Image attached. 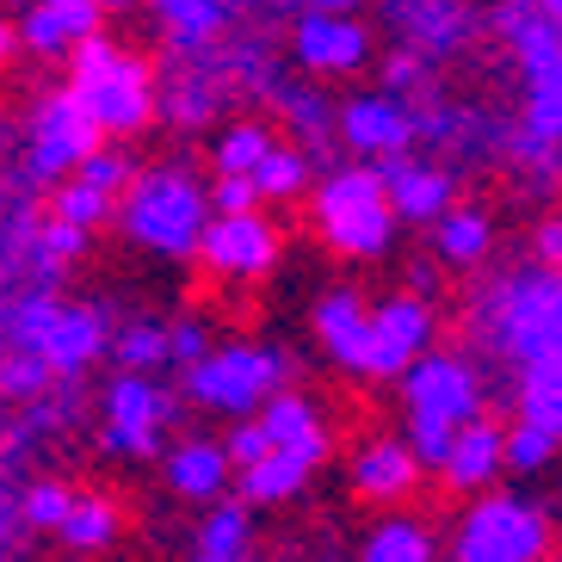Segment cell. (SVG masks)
<instances>
[{
    "instance_id": "cell-1",
    "label": "cell",
    "mask_w": 562,
    "mask_h": 562,
    "mask_svg": "<svg viewBox=\"0 0 562 562\" xmlns=\"http://www.w3.org/2000/svg\"><path fill=\"white\" fill-rule=\"evenodd\" d=\"M470 334L513 371V383H562V272L519 266L470 297Z\"/></svg>"
},
{
    "instance_id": "cell-2",
    "label": "cell",
    "mask_w": 562,
    "mask_h": 562,
    "mask_svg": "<svg viewBox=\"0 0 562 562\" xmlns=\"http://www.w3.org/2000/svg\"><path fill=\"white\" fill-rule=\"evenodd\" d=\"M211 223H216L211 186L186 161H149L136 173V186L124 192V204H117V229L131 235L136 248L167 254V260L199 254Z\"/></svg>"
},
{
    "instance_id": "cell-3",
    "label": "cell",
    "mask_w": 562,
    "mask_h": 562,
    "mask_svg": "<svg viewBox=\"0 0 562 562\" xmlns=\"http://www.w3.org/2000/svg\"><path fill=\"white\" fill-rule=\"evenodd\" d=\"M68 87H75V100L93 112V124H100L105 136L149 131L155 112H161V68H155L149 56L112 44L105 32L75 50V63H68Z\"/></svg>"
},
{
    "instance_id": "cell-4",
    "label": "cell",
    "mask_w": 562,
    "mask_h": 562,
    "mask_svg": "<svg viewBox=\"0 0 562 562\" xmlns=\"http://www.w3.org/2000/svg\"><path fill=\"white\" fill-rule=\"evenodd\" d=\"M310 223L315 235L328 241L334 254L347 260H378L396 235V204H390V186L378 180V167H328L315 180L310 199Z\"/></svg>"
},
{
    "instance_id": "cell-5",
    "label": "cell",
    "mask_w": 562,
    "mask_h": 562,
    "mask_svg": "<svg viewBox=\"0 0 562 562\" xmlns=\"http://www.w3.org/2000/svg\"><path fill=\"white\" fill-rule=\"evenodd\" d=\"M105 149V131L93 124V112H87L81 100H75V87H56V93H44V100L32 105V117H25V186H63L75 180L93 155Z\"/></svg>"
},
{
    "instance_id": "cell-6",
    "label": "cell",
    "mask_w": 562,
    "mask_h": 562,
    "mask_svg": "<svg viewBox=\"0 0 562 562\" xmlns=\"http://www.w3.org/2000/svg\"><path fill=\"white\" fill-rule=\"evenodd\" d=\"M550 513L526 495H476L458 519L451 562H544Z\"/></svg>"
},
{
    "instance_id": "cell-7",
    "label": "cell",
    "mask_w": 562,
    "mask_h": 562,
    "mask_svg": "<svg viewBox=\"0 0 562 562\" xmlns=\"http://www.w3.org/2000/svg\"><path fill=\"white\" fill-rule=\"evenodd\" d=\"M284 378H291V352L235 340L186 371V396L211 414H260L272 396H284Z\"/></svg>"
},
{
    "instance_id": "cell-8",
    "label": "cell",
    "mask_w": 562,
    "mask_h": 562,
    "mask_svg": "<svg viewBox=\"0 0 562 562\" xmlns=\"http://www.w3.org/2000/svg\"><path fill=\"white\" fill-rule=\"evenodd\" d=\"M105 408V446L124 451V458H161V427L180 420V396L161 390L143 371H117L112 383L100 390Z\"/></svg>"
},
{
    "instance_id": "cell-9",
    "label": "cell",
    "mask_w": 562,
    "mask_h": 562,
    "mask_svg": "<svg viewBox=\"0 0 562 562\" xmlns=\"http://www.w3.org/2000/svg\"><path fill=\"white\" fill-rule=\"evenodd\" d=\"M229 87H241V63L235 44H211V50H167L161 63V105L180 131H199L216 105L229 100Z\"/></svg>"
},
{
    "instance_id": "cell-10",
    "label": "cell",
    "mask_w": 562,
    "mask_h": 562,
    "mask_svg": "<svg viewBox=\"0 0 562 562\" xmlns=\"http://www.w3.org/2000/svg\"><path fill=\"white\" fill-rule=\"evenodd\" d=\"M402 408L408 420H439V427H470L482 420V378L463 352H427L402 378Z\"/></svg>"
},
{
    "instance_id": "cell-11",
    "label": "cell",
    "mask_w": 562,
    "mask_h": 562,
    "mask_svg": "<svg viewBox=\"0 0 562 562\" xmlns=\"http://www.w3.org/2000/svg\"><path fill=\"white\" fill-rule=\"evenodd\" d=\"M432 303L402 291V297L371 303V378H408L414 364L432 352Z\"/></svg>"
},
{
    "instance_id": "cell-12",
    "label": "cell",
    "mask_w": 562,
    "mask_h": 562,
    "mask_svg": "<svg viewBox=\"0 0 562 562\" xmlns=\"http://www.w3.org/2000/svg\"><path fill=\"white\" fill-rule=\"evenodd\" d=\"M272 260H279V229L266 216H216L199 241V266L211 279H229V284L266 279Z\"/></svg>"
},
{
    "instance_id": "cell-13",
    "label": "cell",
    "mask_w": 562,
    "mask_h": 562,
    "mask_svg": "<svg viewBox=\"0 0 562 562\" xmlns=\"http://www.w3.org/2000/svg\"><path fill=\"white\" fill-rule=\"evenodd\" d=\"M383 19L396 25L402 50L427 56H458L470 37H476V13H470V0H383Z\"/></svg>"
},
{
    "instance_id": "cell-14",
    "label": "cell",
    "mask_w": 562,
    "mask_h": 562,
    "mask_svg": "<svg viewBox=\"0 0 562 562\" xmlns=\"http://www.w3.org/2000/svg\"><path fill=\"white\" fill-rule=\"evenodd\" d=\"M340 143L364 161H390V155H408L420 143L414 131V105L396 93H352L340 105Z\"/></svg>"
},
{
    "instance_id": "cell-15",
    "label": "cell",
    "mask_w": 562,
    "mask_h": 562,
    "mask_svg": "<svg viewBox=\"0 0 562 562\" xmlns=\"http://www.w3.org/2000/svg\"><path fill=\"white\" fill-rule=\"evenodd\" d=\"M378 180L390 186V204H396L402 223H446L458 211V180H451L446 161H420V155H390L378 161Z\"/></svg>"
},
{
    "instance_id": "cell-16",
    "label": "cell",
    "mask_w": 562,
    "mask_h": 562,
    "mask_svg": "<svg viewBox=\"0 0 562 562\" xmlns=\"http://www.w3.org/2000/svg\"><path fill=\"white\" fill-rule=\"evenodd\" d=\"M291 56L303 75H352L371 56V32L359 19H328V13H303L291 25Z\"/></svg>"
},
{
    "instance_id": "cell-17",
    "label": "cell",
    "mask_w": 562,
    "mask_h": 562,
    "mask_svg": "<svg viewBox=\"0 0 562 562\" xmlns=\"http://www.w3.org/2000/svg\"><path fill=\"white\" fill-rule=\"evenodd\" d=\"M100 19H105L100 0H37L32 13L19 19V44L32 56H50V63H63V56L75 63V50L100 37Z\"/></svg>"
},
{
    "instance_id": "cell-18",
    "label": "cell",
    "mask_w": 562,
    "mask_h": 562,
    "mask_svg": "<svg viewBox=\"0 0 562 562\" xmlns=\"http://www.w3.org/2000/svg\"><path fill=\"white\" fill-rule=\"evenodd\" d=\"M100 352H112L105 310H100V303H63L56 322H50V334H44V347H37V359L50 364L63 383H75L87 364L100 359Z\"/></svg>"
},
{
    "instance_id": "cell-19",
    "label": "cell",
    "mask_w": 562,
    "mask_h": 562,
    "mask_svg": "<svg viewBox=\"0 0 562 562\" xmlns=\"http://www.w3.org/2000/svg\"><path fill=\"white\" fill-rule=\"evenodd\" d=\"M315 340L328 347L334 364H347L352 378H371V310L359 291H328L315 303Z\"/></svg>"
},
{
    "instance_id": "cell-20",
    "label": "cell",
    "mask_w": 562,
    "mask_h": 562,
    "mask_svg": "<svg viewBox=\"0 0 562 562\" xmlns=\"http://www.w3.org/2000/svg\"><path fill=\"white\" fill-rule=\"evenodd\" d=\"M414 482H420V458L408 451V439H371L352 451V495L396 507L414 495Z\"/></svg>"
},
{
    "instance_id": "cell-21",
    "label": "cell",
    "mask_w": 562,
    "mask_h": 562,
    "mask_svg": "<svg viewBox=\"0 0 562 562\" xmlns=\"http://www.w3.org/2000/svg\"><path fill=\"white\" fill-rule=\"evenodd\" d=\"M161 476H167V488L180 501H223V488H229V476H235V463H229V451L216 446V439H186V446H173L161 458Z\"/></svg>"
},
{
    "instance_id": "cell-22",
    "label": "cell",
    "mask_w": 562,
    "mask_h": 562,
    "mask_svg": "<svg viewBox=\"0 0 562 562\" xmlns=\"http://www.w3.org/2000/svg\"><path fill=\"white\" fill-rule=\"evenodd\" d=\"M501 470H507V427H495V420H470V427L458 432L451 463L439 470V476H446V488L470 495V488H488Z\"/></svg>"
},
{
    "instance_id": "cell-23",
    "label": "cell",
    "mask_w": 562,
    "mask_h": 562,
    "mask_svg": "<svg viewBox=\"0 0 562 562\" xmlns=\"http://www.w3.org/2000/svg\"><path fill=\"white\" fill-rule=\"evenodd\" d=\"M495 32H501V44H507L519 75H544V68L562 63V32L538 13V7H501Z\"/></svg>"
},
{
    "instance_id": "cell-24",
    "label": "cell",
    "mask_w": 562,
    "mask_h": 562,
    "mask_svg": "<svg viewBox=\"0 0 562 562\" xmlns=\"http://www.w3.org/2000/svg\"><path fill=\"white\" fill-rule=\"evenodd\" d=\"M149 13L161 25L167 50H211V44H223V25H229L223 0H149Z\"/></svg>"
},
{
    "instance_id": "cell-25",
    "label": "cell",
    "mask_w": 562,
    "mask_h": 562,
    "mask_svg": "<svg viewBox=\"0 0 562 562\" xmlns=\"http://www.w3.org/2000/svg\"><path fill=\"white\" fill-rule=\"evenodd\" d=\"M260 427L272 439V451H315V458H328V427H322V408L297 390H284L260 408Z\"/></svg>"
},
{
    "instance_id": "cell-26",
    "label": "cell",
    "mask_w": 562,
    "mask_h": 562,
    "mask_svg": "<svg viewBox=\"0 0 562 562\" xmlns=\"http://www.w3.org/2000/svg\"><path fill=\"white\" fill-rule=\"evenodd\" d=\"M315 451H272V458L260 463V470H241V501L248 507H272V501H291L310 482V470H315Z\"/></svg>"
},
{
    "instance_id": "cell-27",
    "label": "cell",
    "mask_w": 562,
    "mask_h": 562,
    "mask_svg": "<svg viewBox=\"0 0 562 562\" xmlns=\"http://www.w3.org/2000/svg\"><path fill=\"white\" fill-rule=\"evenodd\" d=\"M266 100L279 105V112L291 117V131H297L303 143H315V149H328V136L340 131V105H328L322 93H310V87H297V81H272Z\"/></svg>"
},
{
    "instance_id": "cell-28",
    "label": "cell",
    "mask_w": 562,
    "mask_h": 562,
    "mask_svg": "<svg viewBox=\"0 0 562 562\" xmlns=\"http://www.w3.org/2000/svg\"><path fill=\"white\" fill-rule=\"evenodd\" d=\"M359 562H432V531L420 519H378L364 531Z\"/></svg>"
},
{
    "instance_id": "cell-29",
    "label": "cell",
    "mask_w": 562,
    "mask_h": 562,
    "mask_svg": "<svg viewBox=\"0 0 562 562\" xmlns=\"http://www.w3.org/2000/svg\"><path fill=\"white\" fill-rule=\"evenodd\" d=\"M279 149V136L266 131V124H254V117H241V124H229V131L216 136V173H235V180H254L266 167V155Z\"/></svg>"
},
{
    "instance_id": "cell-30",
    "label": "cell",
    "mask_w": 562,
    "mask_h": 562,
    "mask_svg": "<svg viewBox=\"0 0 562 562\" xmlns=\"http://www.w3.org/2000/svg\"><path fill=\"white\" fill-rule=\"evenodd\" d=\"M439 260H451V266H476L482 254H488V241H495V223H488V211L482 204H458V211L439 223Z\"/></svg>"
},
{
    "instance_id": "cell-31",
    "label": "cell",
    "mask_w": 562,
    "mask_h": 562,
    "mask_svg": "<svg viewBox=\"0 0 562 562\" xmlns=\"http://www.w3.org/2000/svg\"><path fill=\"white\" fill-rule=\"evenodd\" d=\"M248 538H254L248 501H216V507L204 513V526H199V557L235 562L241 550H248Z\"/></svg>"
},
{
    "instance_id": "cell-32",
    "label": "cell",
    "mask_w": 562,
    "mask_h": 562,
    "mask_svg": "<svg viewBox=\"0 0 562 562\" xmlns=\"http://www.w3.org/2000/svg\"><path fill=\"white\" fill-rule=\"evenodd\" d=\"M117 526H124V513H117L112 495H75V513H68V550H105L117 538Z\"/></svg>"
},
{
    "instance_id": "cell-33",
    "label": "cell",
    "mask_w": 562,
    "mask_h": 562,
    "mask_svg": "<svg viewBox=\"0 0 562 562\" xmlns=\"http://www.w3.org/2000/svg\"><path fill=\"white\" fill-rule=\"evenodd\" d=\"M50 216H63V223H75V229H100V223H117V199H105L100 186H87L81 173L75 180H63L50 192Z\"/></svg>"
},
{
    "instance_id": "cell-34",
    "label": "cell",
    "mask_w": 562,
    "mask_h": 562,
    "mask_svg": "<svg viewBox=\"0 0 562 562\" xmlns=\"http://www.w3.org/2000/svg\"><path fill=\"white\" fill-rule=\"evenodd\" d=\"M519 131L562 143V63L544 68V75H526V124Z\"/></svg>"
},
{
    "instance_id": "cell-35",
    "label": "cell",
    "mask_w": 562,
    "mask_h": 562,
    "mask_svg": "<svg viewBox=\"0 0 562 562\" xmlns=\"http://www.w3.org/2000/svg\"><path fill=\"white\" fill-rule=\"evenodd\" d=\"M161 359H173L161 322H124L112 334V364H124V371H143L149 378V364H161Z\"/></svg>"
},
{
    "instance_id": "cell-36",
    "label": "cell",
    "mask_w": 562,
    "mask_h": 562,
    "mask_svg": "<svg viewBox=\"0 0 562 562\" xmlns=\"http://www.w3.org/2000/svg\"><path fill=\"white\" fill-rule=\"evenodd\" d=\"M310 149H291V143H279V149L266 155V167L254 173V186H260V199L284 204V199H297L303 186H310Z\"/></svg>"
},
{
    "instance_id": "cell-37",
    "label": "cell",
    "mask_w": 562,
    "mask_h": 562,
    "mask_svg": "<svg viewBox=\"0 0 562 562\" xmlns=\"http://www.w3.org/2000/svg\"><path fill=\"white\" fill-rule=\"evenodd\" d=\"M50 378L56 371L37 359V352H19V347L0 352V402H44Z\"/></svg>"
},
{
    "instance_id": "cell-38",
    "label": "cell",
    "mask_w": 562,
    "mask_h": 562,
    "mask_svg": "<svg viewBox=\"0 0 562 562\" xmlns=\"http://www.w3.org/2000/svg\"><path fill=\"white\" fill-rule=\"evenodd\" d=\"M19 513H25V526H37V531H63L68 513H75V488H68V482H32V488L19 495Z\"/></svg>"
},
{
    "instance_id": "cell-39",
    "label": "cell",
    "mask_w": 562,
    "mask_h": 562,
    "mask_svg": "<svg viewBox=\"0 0 562 562\" xmlns=\"http://www.w3.org/2000/svg\"><path fill=\"white\" fill-rule=\"evenodd\" d=\"M451 446H458V427H439V420H408V451L420 458V470H446Z\"/></svg>"
},
{
    "instance_id": "cell-40",
    "label": "cell",
    "mask_w": 562,
    "mask_h": 562,
    "mask_svg": "<svg viewBox=\"0 0 562 562\" xmlns=\"http://www.w3.org/2000/svg\"><path fill=\"white\" fill-rule=\"evenodd\" d=\"M81 254H87V229H75V223L44 211V266H50V279H63V266L81 260Z\"/></svg>"
},
{
    "instance_id": "cell-41",
    "label": "cell",
    "mask_w": 562,
    "mask_h": 562,
    "mask_svg": "<svg viewBox=\"0 0 562 562\" xmlns=\"http://www.w3.org/2000/svg\"><path fill=\"white\" fill-rule=\"evenodd\" d=\"M211 204H216V216H254L266 199H260V186H254V180L216 173V180H211Z\"/></svg>"
},
{
    "instance_id": "cell-42",
    "label": "cell",
    "mask_w": 562,
    "mask_h": 562,
    "mask_svg": "<svg viewBox=\"0 0 562 562\" xmlns=\"http://www.w3.org/2000/svg\"><path fill=\"white\" fill-rule=\"evenodd\" d=\"M223 451H229L235 470H260V463L272 458V439H266L260 420H241V427H235L229 439H223Z\"/></svg>"
},
{
    "instance_id": "cell-43",
    "label": "cell",
    "mask_w": 562,
    "mask_h": 562,
    "mask_svg": "<svg viewBox=\"0 0 562 562\" xmlns=\"http://www.w3.org/2000/svg\"><path fill=\"white\" fill-rule=\"evenodd\" d=\"M167 347H173V364H186V371H192V364L211 359V334H204L199 315H180V322L167 328Z\"/></svg>"
},
{
    "instance_id": "cell-44",
    "label": "cell",
    "mask_w": 562,
    "mask_h": 562,
    "mask_svg": "<svg viewBox=\"0 0 562 562\" xmlns=\"http://www.w3.org/2000/svg\"><path fill=\"white\" fill-rule=\"evenodd\" d=\"M427 81V56H414V50H390L383 56V93H408V87Z\"/></svg>"
},
{
    "instance_id": "cell-45",
    "label": "cell",
    "mask_w": 562,
    "mask_h": 562,
    "mask_svg": "<svg viewBox=\"0 0 562 562\" xmlns=\"http://www.w3.org/2000/svg\"><path fill=\"white\" fill-rule=\"evenodd\" d=\"M531 260L562 272V216H544V223L531 229Z\"/></svg>"
},
{
    "instance_id": "cell-46",
    "label": "cell",
    "mask_w": 562,
    "mask_h": 562,
    "mask_svg": "<svg viewBox=\"0 0 562 562\" xmlns=\"http://www.w3.org/2000/svg\"><path fill=\"white\" fill-rule=\"evenodd\" d=\"M229 13H291V7H310V0H223Z\"/></svg>"
},
{
    "instance_id": "cell-47",
    "label": "cell",
    "mask_w": 562,
    "mask_h": 562,
    "mask_svg": "<svg viewBox=\"0 0 562 562\" xmlns=\"http://www.w3.org/2000/svg\"><path fill=\"white\" fill-rule=\"evenodd\" d=\"M19 519H25V513H19V501L7 495V488H0V550H7V538H13Z\"/></svg>"
},
{
    "instance_id": "cell-48",
    "label": "cell",
    "mask_w": 562,
    "mask_h": 562,
    "mask_svg": "<svg viewBox=\"0 0 562 562\" xmlns=\"http://www.w3.org/2000/svg\"><path fill=\"white\" fill-rule=\"evenodd\" d=\"M352 7H359V0H310V7H303V13H328V19H352Z\"/></svg>"
},
{
    "instance_id": "cell-49",
    "label": "cell",
    "mask_w": 562,
    "mask_h": 562,
    "mask_svg": "<svg viewBox=\"0 0 562 562\" xmlns=\"http://www.w3.org/2000/svg\"><path fill=\"white\" fill-rule=\"evenodd\" d=\"M13 50H19V32H13V19L0 13V68L13 63Z\"/></svg>"
},
{
    "instance_id": "cell-50",
    "label": "cell",
    "mask_w": 562,
    "mask_h": 562,
    "mask_svg": "<svg viewBox=\"0 0 562 562\" xmlns=\"http://www.w3.org/2000/svg\"><path fill=\"white\" fill-rule=\"evenodd\" d=\"M538 13H544L550 25H557V32H562V0H538Z\"/></svg>"
},
{
    "instance_id": "cell-51",
    "label": "cell",
    "mask_w": 562,
    "mask_h": 562,
    "mask_svg": "<svg viewBox=\"0 0 562 562\" xmlns=\"http://www.w3.org/2000/svg\"><path fill=\"white\" fill-rule=\"evenodd\" d=\"M105 13H124V7H136V0H100Z\"/></svg>"
},
{
    "instance_id": "cell-52",
    "label": "cell",
    "mask_w": 562,
    "mask_h": 562,
    "mask_svg": "<svg viewBox=\"0 0 562 562\" xmlns=\"http://www.w3.org/2000/svg\"><path fill=\"white\" fill-rule=\"evenodd\" d=\"M501 7H538V0H501Z\"/></svg>"
},
{
    "instance_id": "cell-53",
    "label": "cell",
    "mask_w": 562,
    "mask_h": 562,
    "mask_svg": "<svg viewBox=\"0 0 562 562\" xmlns=\"http://www.w3.org/2000/svg\"><path fill=\"white\" fill-rule=\"evenodd\" d=\"M192 562H216V557H192Z\"/></svg>"
}]
</instances>
